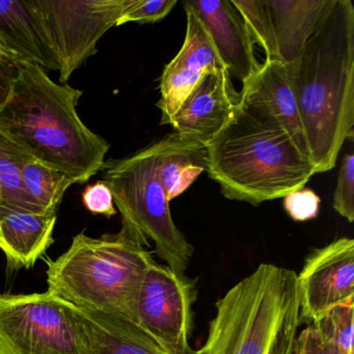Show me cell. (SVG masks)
Listing matches in <instances>:
<instances>
[{
  "label": "cell",
  "mask_w": 354,
  "mask_h": 354,
  "mask_svg": "<svg viewBox=\"0 0 354 354\" xmlns=\"http://www.w3.org/2000/svg\"><path fill=\"white\" fill-rule=\"evenodd\" d=\"M291 74L308 157L316 174L335 167L344 142L353 140L354 7L331 0Z\"/></svg>",
  "instance_id": "1"
},
{
  "label": "cell",
  "mask_w": 354,
  "mask_h": 354,
  "mask_svg": "<svg viewBox=\"0 0 354 354\" xmlns=\"http://www.w3.org/2000/svg\"><path fill=\"white\" fill-rule=\"evenodd\" d=\"M18 75L0 111V131L35 160L86 183L103 171L111 145L77 113L82 92L55 84L37 64L16 61Z\"/></svg>",
  "instance_id": "2"
},
{
  "label": "cell",
  "mask_w": 354,
  "mask_h": 354,
  "mask_svg": "<svg viewBox=\"0 0 354 354\" xmlns=\"http://www.w3.org/2000/svg\"><path fill=\"white\" fill-rule=\"evenodd\" d=\"M208 174L225 198L259 206L304 187L314 165L271 115L239 100L206 145Z\"/></svg>",
  "instance_id": "3"
},
{
  "label": "cell",
  "mask_w": 354,
  "mask_h": 354,
  "mask_svg": "<svg viewBox=\"0 0 354 354\" xmlns=\"http://www.w3.org/2000/svg\"><path fill=\"white\" fill-rule=\"evenodd\" d=\"M150 242L122 221L119 233L75 236L67 252L47 263V291L80 310L138 324L140 288L155 263Z\"/></svg>",
  "instance_id": "4"
},
{
  "label": "cell",
  "mask_w": 354,
  "mask_h": 354,
  "mask_svg": "<svg viewBox=\"0 0 354 354\" xmlns=\"http://www.w3.org/2000/svg\"><path fill=\"white\" fill-rule=\"evenodd\" d=\"M299 314L297 273L262 263L216 302L196 354H295Z\"/></svg>",
  "instance_id": "5"
},
{
  "label": "cell",
  "mask_w": 354,
  "mask_h": 354,
  "mask_svg": "<svg viewBox=\"0 0 354 354\" xmlns=\"http://www.w3.org/2000/svg\"><path fill=\"white\" fill-rule=\"evenodd\" d=\"M103 171L122 221L154 242L155 254L174 272L185 274L194 248L174 223L155 167L154 142L125 158L106 161Z\"/></svg>",
  "instance_id": "6"
},
{
  "label": "cell",
  "mask_w": 354,
  "mask_h": 354,
  "mask_svg": "<svg viewBox=\"0 0 354 354\" xmlns=\"http://www.w3.org/2000/svg\"><path fill=\"white\" fill-rule=\"evenodd\" d=\"M0 354H91L80 310L49 291L0 294Z\"/></svg>",
  "instance_id": "7"
},
{
  "label": "cell",
  "mask_w": 354,
  "mask_h": 354,
  "mask_svg": "<svg viewBox=\"0 0 354 354\" xmlns=\"http://www.w3.org/2000/svg\"><path fill=\"white\" fill-rule=\"evenodd\" d=\"M138 0H34L59 62V82L97 53V43Z\"/></svg>",
  "instance_id": "8"
},
{
  "label": "cell",
  "mask_w": 354,
  "mask_h": 354,
  "mask_svg": "<svg viewBox=\"0 0 354 354\" xmlns=\"http://www.w3.org/2000/svg\"><path fill=\"white\" fill-rule=\"evenodd\" d=\"M196 297V279L153 263L140 288L138 325L167 353L194 354L189 339Z\"/></svg>",
  "instance_id": "9"
},
{
  "label": "cell",
  "mask_w": 354,
  "mask_h": 354,
  "mask_svg": "<svg viewBox=\"0 0 354 354\" xmlns=\"http://www.w3.org/2000/svg\"><path fill=\"white\" fill-rule=\"evenodd\" d=\"M300 324H310L339 304L354 301V240L341 237L306 256L297 274Z\"/></svg>",
  "instance_id": "10"
},
{
  "label": "cell",
  "mask_w": 354,
  "mask_h": 354,
  "mask_svg": "<svg viewBox=\"0 0 354 354\" xmlns=\"http://www.w3.org/2000/svg\"><path fill=\"white\" fill-rule=\"evenodd\" d=\"M186 35L178 55L165 66L160 76L161 125H169L184 101L208 72L225 68L202 22L185 7Z\"/></svg>",
  "instance_id": "11"
},
{
  "label": "cell",
  "mask_w": 354,
  "mask_h": 354,
  "mask_svg": "<svg viewBox=\"0 0 354 354\" xmlns=\"http://www.w3.org/2000/svg\"><path fill=\"white\" fill-rule=\"evenodd\" d=\"M184 7L202 22L232 77L245 84L260 69L254 40L232 0H187Z\"/></svg>",
  "instance_id": "12"
},
{
  "label": "cell",
  "mask_w": 354,
  "mask_h": 354,
  "mask_svg": "<svg viewBox=\"0 0 354 354\" xmlns=\"http://www.w3.org/2000/svg\"><path fill=\"white\" fill-rule=\"evenodd\" d=\"M239 100L227 70H213L190 93L169 125L180 136L207 145L231 119Z\"/></svg>",
  "instance_id": "13"
},
{
  "label": "cell",
  "mask_w": 354,
  "mask_h": 354,
  "mask_svg": "<svg viewBox=\"0 0 354 354\" xmlns=\"http://www.w3.org/2000/svg\"><path fill=\"white\" fill-rule=\"evenodd\" d=\"M239 94L240 100L271 115L298 150L310 159L297 98L287 66L279 61H265L259 71L242 86Z\"/></svg>",
  "instance_id": "14"
},
{
  "label": "cell",
  "mask_w": 354,
  "mask_h": 354,
  "mask_svg": "<svg viewBox=\"0 0 354 354\" xmlns=\"http://www.w3.org/2000/svg\"><path fill=\"white\" fill-rule=\"evenodd\" d=\"M0 46L18 61L59 71V62L34 0H0Z\"/></svg>",
  "instance_id": "15"
},
{
  "label": "cell",
  "mask_w": 354,
  "mask_h": 354,
  "mask_svg": "<svg viewBox=\"0 0 354 354\" xmlns=\"http://www.w3.org/2000/svg\"><path fill=\"white\" fill-rule=\"evenodd\" d=\"M57 213L0 206V250L10 268H32L53 243Z\"/></svg>",
  "instance_id": "16"
},
{
  "label": "cell",
  "mask_w": 354,
  "mask_h": 354,
  "mask_svg": "<svg viewBox=\"0 0 354 354\" xmlns=\"http://www.w3.org/2000/svg\"><path fill=\"white\" fill-rule=\"evenodd\" d=\"M277 39L279 61L295 65L319 28L331 0H266Z\"/></svg>",
  "instance_id": "17"
},
{
  "label": "cell",
  "mask_w": 354,
  "mask_h": 354,
  "mask_svg": "<svg viewBox=\"0 0 354 354\" xmlns=\"http://www.w3.org/2000/svg\"><path fill=\"white\" fill-rule=\"evenodd\" d=\"M154 156L157 175L169 202L190 187L203 171H208L206 145L177 132L154 142Z\"/></svg>",
  "instance_id": "18"
},
{
  "label": "cell",
  "mask_w": 354,
  "mask_h": 354,
  "mask_svg": "<svg viewBox=\"0 0 354 354\" xmlns=\"http://www.w3.org/2000/svg\"><path fill=\"white\" fill-rule=\"evenodd\" d=\"M78 310L91 354H169L136 323L104 313Z\"/></svg>",
  "instance_id": "19"
},
{
  "label": "cell",
  "mask_w": 354,
  "mask_h": 354,
  "mask_svg": "<svg viewBox=\"0 0 354 354\" xmlns=\"http://www.w3.org/2000/svg\"><path fill=\"white\" fill-rule=\"evenodd\" d=\"M32 156L7 134L0 131V206L42 212L28 196L21 171Z\"/></svg>",
  "instance_id": "20"
},
{
  "label": "cell",
  "mask_w": 354,
  "mask_h": 354,
  "mask_svg": "<svg viewBox=\"0 0 354 354\" xmlns=\"http://www.w3.org/2000/svg\"><path fill=\"white\" fill-rule=\"evenodd\" d=\"M22 182L35 204L44 213H57L73 181L57 169L32 159L22 167Z\"/></svg>",
  "instance_id": "21"
},
{
  "label": "cell",
  "mask_w": 354,
  "mask_h": 354,
  "mask_svg": "<svg viewBox=\"0 0 354 354\" xmlns=\"http://www.w3.org/2000/svg\"><path fill=\"white\" fill-rule=\"evenodd\" d=\"M241 14L254 43L264 50L265 61H279L277 39L266 0H232Z\"/></svg>",
  "instance_id": "22"
},
{
  "label": "cell",
  "mask_w": 354,
  "mask_h": 354,
  "mask_svg": "<svg viewBox=\"0 0 354 354\" xmlns=\"http://www.w3.org/2000/svg\"><path fill=\"white\" fill-rule=\"evenodd\" d=\"M353 315L354 301H350L335 306L314 322L323 335L339 346L342 354H354Z\"/></svg>",
  "instance_id": "23"
},
{
  "label": "cell",
  "mask_w": 354,
  "mask_h": 354,
  "mask_svg": "<svg viewBox=\"0 0 354 354\" xmlns=\"http://www.w3.org/2000/svg\"><path fill=\"white\" fill-rule=\"evenodd\" d=\"M333 208L349 223L354 221V156L346 154L342 161L333 196Z\"/></svg>",
  "instance_id": "24"
},
{
  "label": "cell",
  "mask_w": 354,
  "mask_h": 354,
  "mask_svg": "<svg viewBox=\"0 0 354 354\" xmlns=\"http://www.w3.org/2000/svg\"><path fill=\"white\" fill-rule=\"evenodd\" d=\"M176 5L177 0H138L136 5L120 18L117 26H124L129 22L154 24L169 15Z\"/></svg>",
  "instance_id": "25"
},
{
  "label": "cell",
  "mask_w": 354,
  "mask_h": 354,
  "mask_svg": "<svg viewBox=\"0 0 354 354\" xmlns=\"http://www.w3.org/2000/svg\"><path fill=\"white\" fill-rule=\"evenodd\" d=\"M321 200L314 190L302 187L283 196V208L295 221H306L317 217Z\"/></svg>",
  "instance_id": "26"
},
{
  "label": "cell",
  "mask_w": 354,
  "mask_h": 354,
  "mask_svg": "<svg viewBox=\"0 0 354 354\" xmlns=\"http://www.w3.org/2000/svg\"><path fill=\"white\" fill-rule=\"evenodd\" d=\"M295 354H342L339 346L310 323L298 335Z\"/></svg>",
  "instance_id": "27"
},
{
  "label": "cell",
  "mask_w": 354,
  "mask_h": 354,
  "mask_svg": "<svg viewBox=\"0 0 354 354\" xmlns=\"http://www.w3.org/2000/svg\"><path fill=\"white\" fill-rule=\"evenodd\" d=\"M82 203L90 212L101 214L107 218L117 214L113 192L104 181L86 186L82 194Z\"/></svg>",
  "instance_id": "28"
},
{
  "label": "cell",
  "mask_w": 354,
  "mask_h": 354,
  "mask_svg": "<svg viewBox=\"0 0 354 354\" xmlns=\"http://www.w3.org/2000/svg\"><path fill=\"white\" fill-rule=\"evenodd\" d=\"M16 61L13 55L0 46V111L7 103L18 75Z\"/></svg>",
  "instance_id": "29"
}]
</instances>
